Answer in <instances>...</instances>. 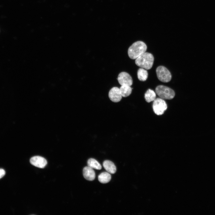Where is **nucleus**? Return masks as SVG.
Instances as JSON below:
<instances>
[{
	"label": "nucleus",
	"instance_id": "obj_5",
	"mask_svg": "<svg viewBox=\"0 0 215 215\" xmlns=\"http://www.w3.org/2000/svg\"><path fill=\"white\" fill-rule=\"evenodd\" d=\"M156 72L157 78L161 81L168 82L171 80V73L165 67L162 66L158 67L156 69Z\"/></svg>",
	"mask_w": 215,
	"mask_h": 215
},
{
	"label": "nucleus",
	"instance_id": "obj_4",
	"mask_svg": "<svg viewBox=\"0 0 215 215\" xmlns=\"http://www.w3.org/2000/svg\"><path fill=\"white\" fill-rule=\"evenodd\" d=\"M153 108L155 113L158 115L163 114L167 108L165 100L161 98H157L153 101Z\"/></svg>",
	"mask_w": 215,
	"mask_h": 215
},
{
	"label": "nucleus",
	"instance_id": "obj_15",
	"mask_svg": "<svg viewBox=\"0 0 215 215\" xmlns=\"http://www.w3.org/2000/svg\"><path fill=\"white\" fill-rule=\"evenodd\" d=\"M122 97H127L129 96L131 93L132 88L127 85H122L119 88Z\"/></svg>",
	"mask_w": 215,
	"mask_h": 215
},
{
	"label": "nucleus",
	"instance_id": "obj_7",
	"mask_svg": "<svg viewBox=\"0 0 215 215\" xmlns=\"http://www.w3.org/2000/svg\"><path fill=\"white\" fill-rule=\"evenodd\" d=\"M108 96L110 99L113 102H117L122 98L120 89L117 87L112 88L109 91Z\"/></svg>",
	"mask_w": 215,
	"mask_h": 215
},
{
	"label": "nucleus",
	"instance_id": "obj_2",
	"mask_svg": "<svg viewBox=\"0 0 215 215\" xmlns=\"http://www.w3.org/2000/svg\"><path fill=\"white\" fill-rule=\"evenodd\" d=\"M154 60V58L152 54L145 52L136 59L135 62L138 66L149 70L152 68Z\"/></svg>",
	"mask_w": 215,
	"mask_h": 215
},
{
	"label": "nucleus",
	"instance_id": "obj_10",
	"mask_svg": "<svg viewBox=\"0 0 215 215\" xmlns=\"http://www.w3.org/2000/svg\"><path fill=\"white\" fill-rule=\"evenodd\" d=\"M103 165L105 169L109 173L114 174L116 172V167L112 162L108 160H105L104 161Z\"/></svg>",
	"mask_w": 215,
	"mask_h": 215
},
{
	"label": "nucleus",
	"instance_id": "obj_8",
	"mask_svg": "<svg viewBox=\"0 0 215 215\" xmlns=\"http://www.w3.org/2000/svg\"><path fill=\"white\" fill-rule=\"evenodd\" d=\"M30 162L33 165L40 168H44L47 164L46 159L39 156H35L31 157L30 159Z\"/></svg>",
	"mask_w": 215,
	"mask_h": 215
},
{
	"label": "nucleus",
	"instance_id": "obj_11",
	"mask_svg": "<svg viewBox=\"0 0 215 215\" xmlns=\"http://www.w3.org/2000/svg\"><path fill=\"white\" fill-rule=\"evenodd\" d=\"M111 179V176L108 172H104L101 173L98 176L99 181L103 184L108 182Z\"/></svg>",
	"mask_w": 215,
	"mask_h": 215
},
{
	"label": "nucleus",
	"instance_id": "obj_14",
	"mask_svg": "<svg viewBox=\"0 0 215 215\" xmlns=\"http://www.w3.org/2000/svg\"><path fill=\"white\" fill-rule=\"evenodd\" d=\"M87 165L88 167L97 170H100L102 168V166L100 163L96 159L93 158L89 159L87 162Z\"/></svg>",
	"mask_w": 215,
	"mask_h": 215
},
{
	"label": "nucleus",
	"instance_id": "obj_3",
	"mask_svg": "<svg viewBox=\"0 0 215 215\" xmlns=\"http://www.w3.org/2000/svg\"><path fill=\"white\" fill-rule=\"evenodd\" d=\"M155 91L157 95L161 98L166 99H171L175 96L173 90L171 88L162 85L157 86Z\"/></svg>",
	"mask_w": 215,
	"mask_h": 215
},
{
	"label": "nucleus",
	"instance_id": "obj_1",
	"mask_svg": "<svg viewBox=\"0 0 215 215\" xmlns=\"http://www.w3.org/2000/svg\"><path fill=\"white\" fill-rule=\"evenodd\" d=\"M147 49L146 44L143 42L138 41L134 43L129 48L128 54L131 59H135L143 53Z\"/></svg>",
	"mask_w": 215,
	"mask_h": 215
},
{
	"label": "nucleus",
	"instance_id": "obj_16",
	"mask_svg": "<svg viewBox=\"0 0 215 215\" xmlns=\"http://www.w3.org/2000/svg\"><path fill=\"white\" fill-rule=\"evenodd\" d=\"M5 171L2 169H0V179L2 178L5 174Z\"/></svg>",
	"mask_w": 215,
	"mask_h": 215
},
{
	"label": "nucleus",
	"instance_id": "obj_12",
	"mask_svg": "<svg viewBox=\"0 0 215 215\" xmlns=\"http://www.w3.org/2000/svg\"><path fill=\"white\" fill-rule=\"evenodd\" d=\"M156 94L155 92L150 89H148L145 94V98L146 101L148 102H150L156 99Z\"/></svg>",
	"mask_w": 215,
	"mask_h": 215
},
{
	"label": "nucleus",
	"instance_id": "obj_9",
	"mask_svg": "<svg viewBox=\"0 0 215 215\" xmlns=\"http://www.w3.org/2000/svg\"><path fill=\"white\" fill-rule=\"evenodd\" d=\"M83 175L85 179L93 181L95 178V173L93 168L88 166L85 167L83 170Z\"/></svg>",
	"mask_w": 215,
	"mask_h": 215
},
{
	"label": "nucleus",
	"instance_id": "obj_13",
	"mask_svg": "<svg viewBox=\"0 0 215 215\" xmlns=\"http://www.w3.org/2000/svg\"><path fill=\"white\" fill-rule=\"evenodd\" d=\"M137 74L139 79L141 81H146L148 77V72L143 68H139L138 70Z\"/></svg>",
	"mask_w": 215,
	"mask_h": 215
},
{
	"label": "nucleus",
	"instance_id": "obj_6",
	"mask_svg": "<svg viewBox=\"0 0 215 215\" xmlns=\"http://www.w3.org/2000/svg\"><path fill=\"white\" fill-rule=\"evenodd\" d=\"M117 80L119 83L121 85L130 86L133 83V80L131 76L127 73L123 72L118 75Z\"/></svg>",
	"mask_w": 215,
	"mask_h": 215
}]
</instances>
